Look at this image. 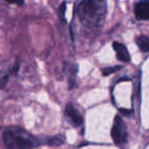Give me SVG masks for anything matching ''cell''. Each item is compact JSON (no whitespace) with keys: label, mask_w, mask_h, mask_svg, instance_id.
<instances>
[{"label":"cell","mask_w":149,"mask_h":149,"mask_svg":"<svg viewBox=\"0 0 149 149\" xmlns=\"http://www.w3.org/2000/svg\"><path fill=\"white\" fill-rule=\"evenodd\" d=\"M7 81H8V74L6 72L0 70V88L5 87Z\"/></svg>","instance_id":"cell-9"},{"label":"cell","mask_w":149,"mask_h":149,"mask_svg":"<svg viewBox=\"0 0 149 149\" xmlns=\"http://www.w3.org/2000/svg\"><path fill=\"white\" fill-rule=\"evenodd\" d=\"M107 13L106 0H82L78 13L82 24L86 27H101Z\"/></svg>","instance_id":"cell-1"},{"label":"cell","mask_w":149,"mask_h":149,"mask_svg":"<svg viewBox=\"0 0 149 149\" xmlns=\"http://www.w3.org/2000/svg\"><path fill=\"white\" fill-rule=\"evenodd\" d=\"M120 68V65L106 68H103V70H102V74H103V76H109V74H111L112 72H116V70H118Z\"/></svg>","instance_id":"cell-10"},{"label":"cell","mask_w":149,"mask_h":149,"mask_svg":"<svg viewBox=\"0 0 149 149\" xmlns=\"http://www.w3.org/2000/svg\"><path fill=\"white\" fill-rule=\"evenodd\" d=\"M2 140L7 149H32L40 144L39 139L19 127L5 129Z\"/></svg>","instance_id":"cell-2"},{"label":"cell","mask_w":149,"mask_h":149,"mask_svg":"<svg viewBox=\"0 0 149 149\" xmlns=\"http://www.w3.org/2000/svg\"><path fill=\"white\" fill-rule=\"evenodd\" d=\"M137 45L139 46L141 51L149 52V38L146 36H139L137 38Z\"/></svg>","instance_id":"cell-7"},{"label":"cell","mask_w":149,"mask_h":149,"mask_svg":"<svg viewBox=\"0 0 149 149\" xmlns=\"http://www.w3.org/2000/svg\"><path fill=\"white\" fill-rule=\"evenodd\" d=\"M135 15L140 21L149 19V0H141L135 5Z\"/></svg>","instance_id":"cell-5"},{"label":"cell","mask_w":149,"mask_h":149,"mask_svg":"<svg viewBox=\"0 0 149 149\" xmlns=\"http://www.w3.org/2000/svg\"><path fill=\"white\" fill-rule=\"evenodd\" d=\"M65 8H66V3L63 2L60 4L58 7V17L61 21H64V15H65Z\"/></svg>","instance_id":"cell-11"},{"label":"cell","mask_w":149,"mask_h":149,"mask_svg":"<svg viewBox=\"0 0 149 149\" xmlns=\"http://www.w3.org/2000/svg\"><path fill=\"white\" fill-rule=\"evenodd\" d=\"M46 143H47L48 145H50V146H59V145H61L62 143H63V138L60 136L52 137V138L47 139Z\"/></svg>","instance_id":"cell-8"},{"label":"cell","mask_w":149,"mask_h":149,"mask_svg":"<svg viewBox=\"0 0 149 149\" xmlns=\"http://www.w3.org/2000/svg\"><path fill=\"white\" fill-rule=\"evenodd\" d=\"M8 3L11 4H17V5H23L24 4V0H5Z\"/></svg>","instance_id":"cell-12"},{"label":"cell","mask_w":149,"mask_h":149,"mask_svg":"<svg viewBox=\"0 0 149 149\" xmlns=\"http://www.w3.org/2000/svg\"><path fill=\"white\" fill-rule=\"evenodd\" d=\"M112 47H113L114 51H116V57H118V59L124 62L130 61L131 60L130 53H129L128 49H127V47L124 44L120 43V42H113Z\"/></svg>","instance_id":"cell-6"},{"label":"cell","mask_w":149,"mask_h":149,"mask_svg":"<svg viewBox=\"0 0 149 149\" xmlns=\"http://www.w3.org/2000/svg\"><path fill=\"white\" fill-rule=\"evenodd\" d=\"M64 113H65V116L68 118V120L70 122V124L74 127H80L83 125V116L82 114L76 109L72 104L68 103L65 107V110H64Z\"/></svg>","instance_id":"cell-4"},{"label":"cell","mask_w":149,"mask_h":149,"mask_svg":"<svg viewBox=\"0 0 149 149\" xmlns=\"http://www.w3.org/2000/svg\"><path fill=\"white\" fill-rule=\"evenodd\" d=\"M111 138L118 145H123L128 141V132L125 122L120 116L114 118L113 125L111 128Z\"/></svg>","instance_id":"cell-3"},{"label":"cell","mask_w":149,"mask_h":149,"mask_svg":"<svg viewBox=\"0 0 149 149\" xmlns=\"http://www.w3.org/2000/svg\"><path fill=\"white\" fill-rule=\"evenodd\" d=\"M19 68V61H17V63H15V65H13V74H17Z\"/></svg>","instance_id":"cell-13"}]
</instances>
